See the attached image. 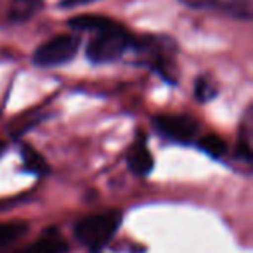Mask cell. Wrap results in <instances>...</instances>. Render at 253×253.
<instances>
[{
    "label": "cell",
    "instance_id": "obj_1",
    "mask_svg": "<svg viewBox=\"0 0 253 253\" xmlns=\"http://www.w3.org/2000/svg\"><path fill=\"white\" fill-rule=\"evenodd\" d=\"M120 224H122V213L120 211H106L85 217L75 225V236L84 246L92 252H99L104 248L111 238L116 234Z\"/></svg>",
    "mask_w": 253,
    "mask_h": 253
},
{
    "label": "cell",
    "instance_id": "obj_2",
    "mask_svg": "<svg viewBox=\"0 0 253 253\" xmlns=\"http://www.w3.org/2000/svg\"><path fill=\"white\" fill-rule=\"evenodd\" d=\"M130 45V37L120 25H115L104 32L95 33L87 45V57L92 63H111L122 57Z\"/></svg>",
    "mask_w": 253,
    "mask_h": 253
},
{
    "label": "cell",
    "instance_id": "obj_3",
    "mask_svg": "<svg viewBox=\"0 0 253 253\" xmlns=\"http://www.w3.org/2000/svg\"><path fill=\"white\" fill-rule=\"evenodd\" d=\"M80 39L73 35L54 37L49 42L42 43L33 54V63L40 68H54L66 64L77 56Z\"/></svg>",
    "mask_w": 253,
    "mask_h": 253
},
{
    "label": "cell",
    "instance_id": "obj_4",
    "mask_svg": "<svg viewBox=\"0 0 253 253\" xmlns=\"http://www.w3.org/2000/svg\"><path fill=\"white\" fill-rule=\"evenodd\" d=\"M155 128L167 139L175 142H191L200 132L198 122L189 115H160L153 120Z\"/></svg>",
    "mask_w": 253,
    "mask_h": 253
},
{
    "label": "cell",
    "instance_id": "obj_5",
    "mask_svg": "<svg viewBox=\"0 0 253 253\" xmlns=\"http://www.w3.org/2000/svg\"><path fill=\"white\" fill-rule=\"evenodd\" d=\"M187 4L200 5V7H210L224 12V14L234 16L239 19L252 18V2L250 0H186Z\"/></svg>",
    "mask_w": 253,
    "mask_h": 253
},
{
    "label": "cell",
    "instance_id": "obj_6",
    "mask_svg": "<svg viewBox=\"0 0 253 253\" xmlns=\"http://www.w3.org/2000/svg\"><path fill=\"white\" fill-rule=\"evenodd\" d=\"M126 162H128V167H130V170L135 175H148L153 170L155 162H153V156L149 153L144 135H137V141L134 142V146L128 151Z\"/></svg>",
    "mask_w": 253,
    "mask_h": 253
},
{
    "label": "cell",
    "instance_id": "obj_7",
    "mask_svg": "<svg viewBox=\"0 0 253 253\" xmlns=\"http://www.w3.org/2000/svg\"><path fill=\"white\" fill-rule=\"evenodd\" d=\"M68 245L56 229L45 231L35 243L18 250L16 253H66Z\"/></svg>",
    "mask_w": 253,
    "mask_h": 253
},
{
    "label": "cell",
    "instance_id": "obj_8",
    "mask_svg": "<svg viewBox=\"0 0 253 253\" xmlns=\"http://www.w3.org/2000/svg\"><path fill=\"white\" fill-rule=\"evenodd\" d=\"M68 25L73 30H85V32L99 33L115 26L116 23L109 18H104V16H77V18L70 19Z\"/></svg>",
    "mask_w": 253,
    "mask_h": 253
},
{
    "label": "cell",
    "instance_id": "obj_9",
    "mask_svg": "<svg viewBox=\"0 0 253 253\" xmlns=\"http://www.w3.org/2000/svg\"><path fill=\"white\" fill-rule=\"evenodd\" d=\"M23 162H25V167L28 172L37 173V175H43L47 173L49 167H47V162L39 151L32 148V146H23Z\"/></svg>",
    "mask_w": 253,
    "mask_h": 253
},
{
    "label": "cell",
    "instance_id": "obj_10",
    "mask_svg": "<svg viewBox=\"0 0 253 253\" xmlns=\"http://www.w3.org/2000/svg\"><path fill=\"white\" fill-rule=\"evenodd\" d=\"M26 232V224L21 222H0V248L11 245Z\"/></svg>",
    "mask_w": 253,
    "mask_h": 253
},
{
    "label": "cell",
    "instance_id": "obj_11",
    "mask_svg": "<svg viewBox=\"0 0 253 253\" xmlns=\"http://www.w3.org/2000/svg\"><path fill=\"white\" fill-rule=\"evenodd\" d=\"M200 148L203 149L205 153H208V155L218 158V156H222L225 153L227 144H225L218 135H205V137L200 141Z\"/></svg>",
    "mask_w": 253,
    "mask_h": 253
},
{
    "label": "cell",
    "instance_id": "obj_12",
    "mask_svg": "<svg viewBox=\"0 0 253 253\" xmlns=\"http://www.w3.org/2000/svg\"><path fill=\"white\" fill-rule=\"evenodd\" d=\"M213 97V90L205 80H198L196 84V99L198 101H207V99Z\"/></svg>",
    "mask_w": 253,
    "mask_h": 253
},
{
    "label": "cell",
    "instance_id": "obj_13",
    "mask_svg": "<svg viewBox=\"0 0 253 253\" xmlns=\"http://www.w3.org/2000/svg\"><path fill=\"white\" fill-rule=\"evenodd\" d=\"M95 2V0H63L61 2V7H78V5H85Z\"/></svg>",
    "mask_w": 253,
    "mask_h": 253
},
{
    "label": "cell",
    "instance_id": "obj_14",
    "mask_svg": "<svg viewBox=\"0 0 253 253\" xmlns=\"http://www.w3.org/2000/svg\"><path fill=\"white\" fill-rule=\"evenodd\" d=\"M4 153H5V144L2 141H0V156L4 155Z\"/></svg>",
    "mask_w": 253,
    "mask_h": 253
},
{
    "label": "cell",
    "instance_id": "obj_15",
    "mask_svg": "<svg viewBox=\"0 0 253 253\" xmlns=\"http://www.w3.org/2000/svg\"><path fill=\"white\" fill-rule=\"evenodd\" d=\"M21 2H33V0H21Z\"/></svg>",
    "mask_w": 253,
    "mask_h": 253
}]
</instances>
